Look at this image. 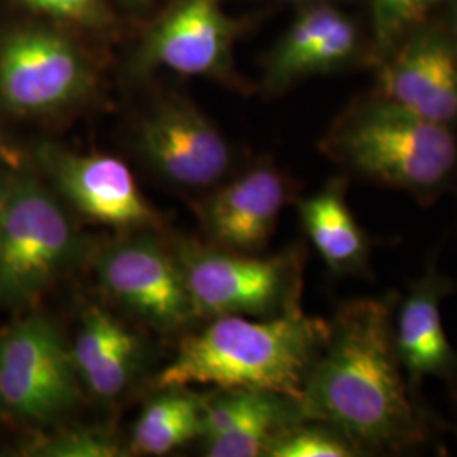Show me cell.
I'll list each match as a JSON object with an SVG mask.
<instances>
[{
	"instance_id": "obj_15",
	"label": "cell",
	"mask_w": 457,
	"mask_h": 457,
	"mask_svg": "<svg viewBox=\"0 0 457 457\" xmlns=\"http://www.w3.org/2000/svg\"><path fill=\"white\" fill-rule=\"evenodd\" d=\"M456 283L442 273L437 256H430L424 270L400 295L395 309V345L411 395L427 403L424 383L428 378L445 381L457 362V349L447 337L442 303L454 294Z\"/></svg>"
},
{
	"instance_id": "obj_10",
	"label": "cell",
	"mask_w": 457,
	"mask_h": 457,
	"mask_svg": "<svg viewBox=\"0 0 457 457\" xmlns=\"http://www.w3.org/2000/svg\"><path fill=\"white\" fill-rule=\"evenodd\" d=\"M373 70L378 94L457 131V46L445 21L415 26Z\"/></svg>"
},
{
	"instance_id": "obj_23",
	"label": "cell",
	"mask_w": 457,
	"mask_h": 457,
	"mask_svg": "<svg viewBox=\"0 0 457 457\" xmlns=\"http://www.w3.org/2000/svg\"><path fill=\"white\" fill-rule=\"evenodd\" d=\"M33 11L54 19L96 26L105 19L102 0H22Z\"/></svg>"
},
{
	"instance_id": "obj_27",
	"label": "cell",
	"mask_w": 457,
	"mask_h": 457,
	"mask_svg": "<svg viewBox=\"0 0 457 457\" xmlns=\"http://www.w3.org/2000/svg\"><path fill=\"white\" fill-rule=\"evenodd\" d=\"M281 2H294V4H312V0H281Z\"/></svg>"
},
{
	"instance_id": "obj_30",
	"label": "cell",
	"mask_w": 457,
	"mask_h": 457,
	"mask_svg": "<svg viewBox=\"0 0 457 457\" xmlns=\"http://www.w3.org/2000/svg\"><path fill=\"white\" fill-rule=\"evenodd\" d=\"M0 410H2V403H0Z\"/></svg>"
},
{
	"instance_id": "obj_1",
	"label": "cell",
	"mask_w": 457,
	"mask_h": 457,
	"mask_svg": "<svg viewBox=\"0 0 457 457\" xmlns=\"http://www.w3.org/2000/svg\"><path fill=\"white\" fill-rule=\"evenodd\" d=\"M400 295L344 300L298 400L302 415L339 428L361 457L444 453V417L410 392L395 345Z\"/></svg>"
},
{
	"instance_id": "obj_13",
	"label": "cell",
	"mask_w": 457,
	"mask_h": 457,
	"mask_svg": "<svg viewBox=\"0 0 457 457\" xmlns=\"http://www.w3.org/2000/svg\"><path fill=\"white\" fill-rule=\"evenodd\" d=\"M241 29L220 0H173L147 33L141 65L234 82L232 48Z\"/></svg>"
},
{
	"instance_id": "obj_6",
	"label": "cell",
	"mask_w": 457,
	"mask_h": 457,
	"mask_svg": "<svg viewBox=\"0 0 457 457\" xmlns=\"http://www.w3.org/2000/svg\"><path fill=\"white\" fill-rule=\"evenodd\" d=\"M82 398L71 347L49 319L31 313L0 330V403L17 420L49 425Z\"/></svg>"
},
{
	"instance_id": "obj_11",
	"label": "cell",
	"mask_w": 457,
	"mask_h": 457,
	"mask_svg": "<svg viewBox=\"0 0 457 457\" xmlns=\"http://www.w3.org/2000/svg\"><path fill=\"white\" fill-rule=\"evenodd\" d=\"M137 149L163 180L190 190L219 185L232 166L226 137L195 105L181 98L164 100L143 119Z\"/></svg>"
},
{
	"instance_id": "obj_29",
	"label": "cell",
	"mask_w": 457,
	"mask_h": 457,
	"mask_svg": "<svg viewBox=\"0 0 457 457\" xmlns=\"http://www.w3.org/2000/svg\"><path fill=\"white\" fill-rule=\"evenodd\" d=\"M453 194H456V196H457V185H456V188H454V192H453Z\"/></svg>"
},
{
	"instance_id": "obj_9",
	"label": "cell",
	"mask_w": 457,
	"mask_h": 457,
	"mask_svg": "<svg viewBox=\"0 0 457 457\" xmlns=\"http://www.w3.org/2000/svg\"><path fill=\"white\" fill-rule=\"evenodd\" d=\"M36 163L53 192L85 219L129 232L162 228L160 215L119 158L45 143L36 149Z\"/></svg>"
},
{
	"instance_id": "obj_12",
	"label": "cell",
	"mask_w": 457,
	"mask_h": 457,
	"mask_svg": "<svg viewBox=\"0 0 457 457\" xmlns=\"http://www.w3.org/2000/svg\"><path fill=\"white\" fill-rule=\"evenodd\" d=\"M354 66L371 68L370 37L341 9L312 2L266 54L262 88L281 94L303 79Z\"/></svg>"
},
{
	"instance_id": "obj_2",
	"label": "cell",
	"mask_w": 457,
	"mask_h": 457,
	"mask_svg": "<svg viewBox=\"0 0 457 457\" xmlns=\"http://www.w3.org/2000/svg\"><path fill=\"white\" fill-rule=\"evenodd\" d=\"M320 149L344 177L402 192L422 207L457 185V131L430 122L376 90L353 98Z\"/></svg>"
},
{
	"instance_id": "obj_16",
	"label": "cell",
	"mask_w": 457,
	"mask_h": 457,
	"mask_svg": "<svg viewBox=\"0 0 457 457\" xmlns=\"http://www.w3.org/2000/svg\"><path fill=\"white\" fill-rule=\"evenodd\" d=\"M303 419L298 400L266 390L228 388L205 402V456L266 457L278 434Z\"/></svg>"
},
{
	"instance_id": "obj_8",
	"label": "cell",
	"mask_w": 457,
	"mask_h": 457,
	"mask_svg": "<svg viewBox=\"0 0 457 457\" xmlns=\"http://www.w3.org/2000/svg\"><path fill=\"white\" fill-rule=\"evenodd\" d=\"M96 75L82 51L48 29H21L0 43V100L17 115L41 117L85 97Z\"/></svg>"
},
{
	"instance_id": "obj_24",
	"label": "cell",
	"mask_w": 457,
	"mask_h": 457,
	"mask_svg": "<svg viewBox=\"0 0 457 457\" xmlns=\"http://www.w3.org/2000/svg\"><path fill=\"white\" fill-rule=\"evenodd\" d=\"M447 390V403H449V413L444 417V424L447 434H453L457 437V362L453 373L444 381Z\"/></svg>"
},
{
	"instance_id": "obj_19",
	"label": "cell",
	"mask_w": 457,
	"mask_h": 457,
	"mask_svg": "<svg viewBox=\"0 0 457 457\" xmlns=\"http://www.w3.org/2000/svg\"><path fill=\"white\" fill-rule=\"evenodd\" d=\"M205 398L181 388H164L153 398L132 430L131 449L137 454L163 456L202 437Z\"/></svg>"
},
{
	"instance_id": "obj_25",
	"label": "cell",
	"mask_w": 457,
	"mask_h": 457,
	"mask_svg": "<svg viewBox=\"0 0 457 457\" xmlns=\"http://www.w3.org/2000/svg\"><path fill=\"white\" fill-rule=\"evenodd\" d=\"M9 171L11 170H2L0 168V230H2V222H4V213H5V202H7V188H9Z\"/></svg>"
},
{
	"instance_id": "obj_3",
	"label": "cell",
	"mask_w": 457,
	"mask_h": 457,
	"mask_svg": "<svg viewBox=\"0 0 457 457\" xmlns=\"http://www.w3.org/2000/svg\"><path fill=\"white\" fill-rule=\"evenodd\" d=\"M327 332L328 320L302 309L268 319L215 317L204 330L183 339L156 386L254 388L300 400Z\"/></svg>"
},
{
	"instance_id": "obj_14",
	"label": "cell",
	"mask_w": 457,
	"mask_h": 457,
	"mask_svg": "<svg viewBox=\"0 0 457 457\" xmlns=\"http://www.w3.org/2000/svg\"><path fill=\"white\" fill-rule=\"evenodd\" d=\"M295 194L294 180L273 162L262 160L200 204V222L213 245L260 254Z\"/></svg>"
},
{
	"instance_id": "obj_4",
	"label": "cell",
	"mask_w": 457,
	"mask_h": 457,
	"mask_svg": "<svg viewBox=\"0 0 457 457\" xmlns=\"http://www.w3.org/2000/svg\"><path fill=\"white\" fill-rule=\"evenodd\" d=\"M26 168L9 171L0 230V309L29 311L82 262L87 243L60 196Z\"/></svg>"
},
{
	"instance_id": "obj_5",
	"label": "cell",
	"mask_w": 457,
	"mask_h": 457,
	"mask_svg": "<svg viewBox=\"0 0 457 457\" xmlns=\"http://www.w3.org/2000/svg\"><path fill=\"white\" fill-rule=\"evenodd\" d=\"M195 317L268 319L302 309L305 249L290 245L273 256L228 251L195 241L173 247Z\"/></svg>"
},
{
	"instance_id": "obj_7",
	"label": "cell",
	"mask_w": 457,
	"mask_h": 457,
	"mask_svg": "<svg viewBox=\"0 0 457 457\" xmlns=\"http://www.w3.org/2000/svg\"><path fill=\"white\" fill-rule=\"evenodd\" d=\"M94 266L104 294L149 326L177 330L196 319L175 249L147 230L104 245Z\"/></svg>"
},
{
	"instance_id": "obj_28",
	"label": "cell",
	"mask_w": 457,
	"mask_h": 457,
	"mask_svg": "<svg viewBox=\"0 0 457 457\" xmlns=\"http://www.w3.org/2000/svg\"><path fill=\"white\" fill-rule=\"evenodd\" d=\"M312 2H319V4H330L332 0H312Z\"/></svg>"
},
{
	"instance_id": "obj_21",
	"label": "cell",
	"mask_w": 457,
	"mask_h": 457,
	"mask_svg": "<svg viewBox=\"0 0 457 457\" xmlns=\"http://www.w3.org/2000/svg\"><path fill=\"white\" fill-rule=\"evenodd\" d=\"M449 0H370L371 9V68L392 51L415 26Z\"/></svg>"
},
{
	"instance_id": "obj_20",
	"label": "cell",
	"mask_w": 457,
	"mask_h": 457,
	"mask_svg": "<svg viewBox=\"0 0 457 457\" xmlns=\"http://www.w3.org/2000/svg\"><path fill=\"white\" fill-rule=\"evenodd\" d=\"M266 457H361V453L339 428L303 417L278 434Z\"/></svg>"
},
{
	"instance_id": "obj_26",
	"label": "cell",
	"mask_w": 457,
	"mask_h": 457,
	"mask_svg": "<svg viewBox=\"0 0 457 457\" xmlns=\"http://www.w3.org/2000/svg\"><path fill=\"white\" fill-rule=\"evenodd\" d=\"M447 4H449V16H447L445 24H447L449 33L453 36L457 46V0H449Z\"/></svg>"
},
{
	"instance_id": "obj_17",
	"label": "cell",
	"mask_w": 457,
	"mask_h": 457,
	"mask_svg": "<svg viewBox=\"0 0 457 457\" xmlns=\"http://www.w3.org/2000/svg\"><path fill=\"white\" fill-rule=\"evenodd\" d=\"M351 180L334 177L313 195L296 200L302 228L334 277L375 279L371 241L347 204Z\"/></svg>"
},
{
	"instance_id": "obj_22",
	"label": "cell",
	"mask_w": 457,
	"mask_h": 457,
	"mask_svg": "<svg viewBox=\"0 0 457 457\" xmlns=\"http://www.w3.org/2000/svg\"><path fill=\"white\" fill-rule=\"evenodd\" d=\"M120 451L114 430L105 427H68L26 447V454L37 457H114Z\"/></svg>"
},
{
	"instance_id": "obj_18",
	"label": "cell",
	"mask_w": 457,
	"mask_h": 457,
	"mask_svg": "<svg viewBox=\"0 0 457 457\" xmlns=\"http://www.w3.org/2000/svg\"><path fill=\"white\" fill-rule=\"evenodd\" d=\"M71 356L82 386L98 400H115L134 381L143 353L128 327L90 305L83 312Z\"/></svg>"
}]
</instances>
